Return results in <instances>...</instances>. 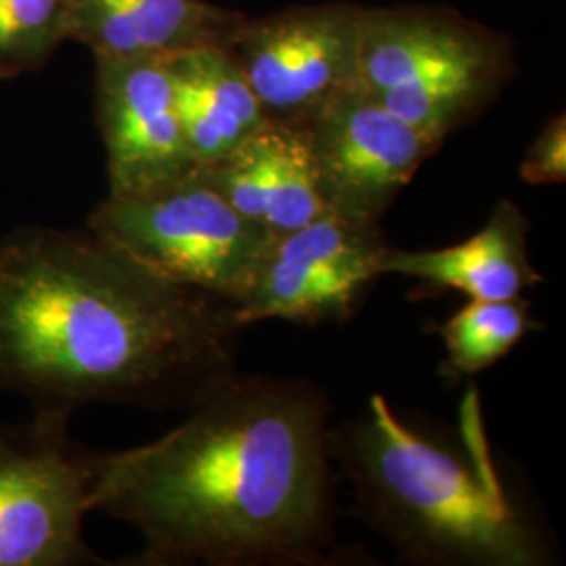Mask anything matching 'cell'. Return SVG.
Segmentation results:
<instances>
[{"mask_svg":"<svg viewBox=\"0 0 566 566\" xmlns=\"http://www.w3.org/2000/svg\"><path fill=\"white\" fill-rule=\"evenodd\" d=\"M145 446L95 453L91 510L142 533L133 565H324L332 426L304 380L231 378Z\"/></svg>","mask_w":566,"mask_h":566,"instance_id":"obj_1","label":"cell"},{"mask_svg":"<svg viewBox=\"0 0 566 566\" xmlns=\"http://www.w3.org/2000/svg\"><path fill=\"white\" fill-rule=\"evenodd\" d=\"M235 306L166 282L86 227L0 235V388L36 411L191 409L238 371Z\"/></svg>","mask_w":566,"mask_h":566,"instance_id":"obj_2","label":"cell"},{"mask_svg":"<svg viewBox=\"0 0 566 566\" xmlns=\"http://www.w3.org/2000/svg\"><path fill=\"white\" fill-rule=\"evenodd\" d=\"M474 405L460 451L407 424L374 395L364 413L332 428L334 460L365 523L411 565H549L552 546L502 485Z\"/></svg>","mask_w":566,"mask_h":566,"instance_id":"obj_3","label":"cell"},{"mask_svg":"<svg viewBox=\"0 0 566 566\" xmlns=\"http://www.w3.org/2000/svg\"><path fill=\"white\" fill-rule=\"evenodd\" d=\"M512 70L506 36L451 9H364L361 86L439 143L491 105Z\"/></svg>","mask_w":566,"mask_h":566,"instance_id":"obj_4","label":"cell"},{"mask_svg":"<svg viewBox=\"0 0 566 566\" xmlns=\"http://www.w3.org/2000/svg\"><path fill=\"white\" fill-rule=\"evenodd\" d=\"M86 229L166 282L231 304L273 238L227 202L202 168L143 193L107 196Z\"/></svg>","mask_w":566,"mask_h":566,"instance_id":"obj_5","label":"cell"},{"mask_svg":"<svg viewBox=\"0 0 566 566\" xmlns=\"http://www.w3.org/2000/svg\"><path fill=\"white\" fill-rule=\"evenodd\" d=\"M70 416L36 411L0 426V566L99 565L86 546L95 453L72 443Z\"/></svg>","mask_w":566,"mask_h":566,"instance_id":"obj_6","label":"cell"},{"mask_svg":"<svg viewBox=\"0 0 566 566\" xmlns=\"http://www.w3.org/2000/svg\"><path fill=\"white\" fill-rule=\"evenodd\" d=\"M388 243L380 224L325 212L273 235L235 306L245 325L283 319L298 325L343 324L382 277Z\"/></svg>","mask_w":566,"mask_h":566,"instance_id":"obj_7","label":"cell"},{"mask_svg":"<svg viewBox=\"0 0 566 566\" xmlns=\"http://www.w3.org/2000/svg\"><path fill=\"white\" fill-rule=\"evenodd\" d=\"M361 21L364 7L350 2L243 18L227 46L266 120L306 124L361 84Z\"/></svg>","mask_w":566,"mask_h":566,"instance_id":"obj_8","label":"cell"},{"mask_svg":"<svg viewBox=\"0 0 566 566\" xmlns=\"http://www.w3.org/2000/svg\"><path fill=\"white\" fill-rule=\"evenodd\" d=\"M304 126L327 210L359 223L380 224L418 168L441 147L388 112L361 84Z\"/></svg>","mask_w":566,"mask_h":566,"instance_id":"obj_9","label":"cell"},{"mask_svg":"<svg viewBox=\"0 0 566 566\" xmlns=\"http://www.w3.org/2000/svg\"><path fill=\"white\" fill-rule=\"evenodd\" d=\"M95 107L107 196L177 181L198 166L185 143L166 57H95Z\"/></svg>","mask_w":566,"mask_h":566,"instance_id":"obj_10","label":"cell"},{"mask_svg":"<svg viewBox=\"0 0 566 566\" xmlns=\"http://www.w3.org/2000/svg\"><path fill=\"white\" fill-rule=\"evenodd\" d=\"M202 170L227 202L271 235L329 212L304 124L264 120L221 163Z\"/></svg>","mask_w":566,"mask_h":566,"instance_id":"obj_11","label":"cell"},{"mask_svg":"<svg viewBox=\"0 0 566 566\" xmlns=\"http://www.w3.org/2000/svg\"><path fill=\"white\" fill-rule=\"evenodd\" d=\"M242 13L206 0H67V41L95 57H172L229 44Z\"/></svg>","mask_w":566,"mask_h":566,"instance_id":"obj_12","label":"cell"},{"mask_svg":"<svg viewBox=\"0 0 566 566\" xmlns=\"http://www.w3.org/2000/svg\"><path fill=\"white\" fill-rule=\"evenodd\" d=\"M528 219L512 202L495 203L489 221L465 242L439 250L386 248L382 275H403L428 290H453L470 301L523 298L544 282L528 254Z\"/></svg>","mask_w":566,"mask_h":566,"instance_id":"obj_13","label":"cell"},{"mask_svg":"<svg viewBox=\"0 0 566 566\" xmlns=\"http://www.w3.org/2000/svg\"><path fill=\"white\" fill-rule=\"evenodd\" d=\"M168 70L185 143L198 168L221 163L266 120L227 44L172 55Z\"/></svg>","mask_w":566,"mask_h":566,"instance_id":"obj_14","label":"cell"},{"mask_svg":"<svg viewBox=\"0 0 566 566\" xmlns=\"http://www.w3.org/2000/svg\"><path fill=\"white\" fill-rule=\"evenodd\" d=\"M525 298L470 301L441 327L446 340L447 376H474L507 357L539 322L531 317Z\"/></svg>","mask_w":566,"mask_h":566,"instance_id":"obj_15","label":"cell"},{"mask_svg":"<svg viewBox=\"0 0 566 566\" xmlns=\"http://www.w3.org/2000/svg\"><path fill=\"white\" fill-rule=\"evenodd\" d=\"M67 41V0H0V78L44 67Z\"/></svg>","mask_w":566,"mask_h":566,"instance_id":"obj_16","label":"cell"},{"mask_svg":"<svg viewBox=\"0 0 566 566\" xmlns=\"http://www.w3.org/2000/svg\"><path fill=\"white\" fill-rule=\"evenodd\" d=\"M521 179L528 185H558L566 181L565 114L554 116L526 149Z\"/></svg>","mask_w":566,"mask_h":566,"instance_id":"obj_17","label":"cell"}]
</instances>
